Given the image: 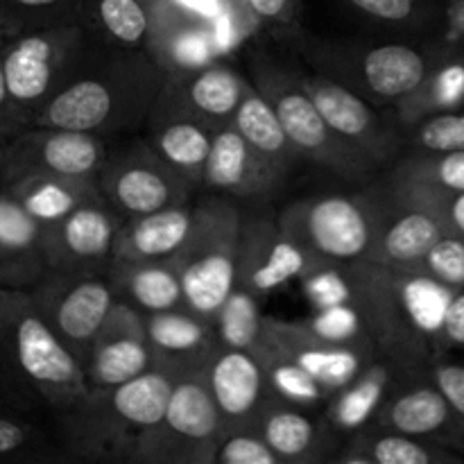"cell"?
I'll use <instances>...</instances> for the list:
<instances>
[{"label": "cell", "instance_id": "obj_40", "mask_svg": "<svg viewBox=\"0 0 464 464\" xmlns=\"http://www.w3.org/2000/svg\"><path fill=\"white\" fill-rule=\"evenodd\" d=\"M304 322H306V326L313 334L329 340V343L379 353L365 322H362V315L352 304H335V306L315 308V315Z\"/></svg>", "mask_w": 464, "mask_h": 464}, {"label": "cell", "instance_id": "obj_18", "mask_svg": "<svg viewBox=\"0 0 464 464\" xmlns=\"http://www.w3.org/2000/svg\"><path fill=\"white\" fill-rule=\"evenodd\" d=\"M374 421L464 456V417L430 376L397 385L379 408Z\"/></svg>", "mask_w": 464, "mask_h": 464}, {"label": "cell", "instance_id": "obj_39", "mask_svg": "<svg viewBox=\"0 0 464 464\" xmlns=\"http://www.w3.org/2000/svg\"><path fill=\"white\" fill-rule=\"evenodd\" d=\"M361 16L385 27L426 30L442 25V0H344Z\"/></svg>", "mask_w": 464, "mask_h": 464}, {"label": "cell", "instance_id": "obj_16", "mask_svg": "<svg viewBox=\"0 0 464 464\" xmlns=\"http://www.w3.org/2000/svg\"><path fill=\"white\" fill-rule=\"evenodd\" d=\"M204 374L220 411L225 433L256 429L263 408L275 397L261 361L247 349L218 343L204 362Z\"/></svg>", "mask_w": 464, "mask_h": 464}, {"label": "cell", "instance_id": "obj_48", "mask_svg": "<svg viewBox=\"0 0 464 464\" xmlns=\"http://www.w3.org/2000/svg\"><path fill=\"white\" fill-rule=\"evenodd\" d=\"M451 352L464 356V290L453 293L440 329V358Z\"/></svg>", "mask_w": 464, "mask_h": 464}, {"label": "cell", "instance_id": "obj_41", "mask_svg": "<svg viewBox=\"0 0 464 464\" xmlns=\"http://www.w3.org/2000/svg\"><path fill=\"white\" fill-rule=\"evenodd\" d=\"M406 145L411 152H460L464 150V107L435 113L406 127Z\"/></svg>", "mask_w": 464, "mask_h": 464}, {"label": "cell", "instance_id": "obj_1", "mask_svg": "<svg viewBox=\"0 0 464 464\" xmlns=\"http://www.w3.org/2000/svg\"><path fill=\"white\" fill-rule=\"evenodd\" d=\"M163 82L166 72L148 50L93 44L80 71L36 111L30 125L116 136L148 122Z\"/></svg>", "mask_w": 464, "mask_h": 464}, {"label": "cell", "instance_id": "obj_12", "mask_svg": "<svg viewBox=\"0 0 464 464\" xmlns=\"http://www.w3.org/2000/svg\"><path fill=\"white\" fill-rule=\"evenodd\" d=\"M104 136L63 127H23L0 140L5 184L25 175H66L95 179L107 159Z\"/></svg>", "mask_w": 464, "mask_h": 464}, {"label": "cell", "instance_id": "obj_14", "mask_svg": "<svg viewBox=\"0 0 464 464\" xmlns=\"http://www.w3.org/2000/svg\"><path fill=\"white\" fill-rule=\"evenodd\" d=\"M121 220L122 218L100 195L54 225L44 227L45 261L50 272L104 275L113 261Z\"/></svg>", "mask_w": 464, "mask_h": 464}, {"label": "cell", "instance_id": "obj_19", "mask_svg": "<svg viewBox=\"0 0 464 464\" xmlns=\"http://www.w3.org/2000/svg\"><path fill=\"white\" fill-rule=\"evenodd\" d=\"M263 338L275 344L276 349L302 365L308 374L315 376L331 394L340 392L344 385L362 374L379 353L367 349L344 347L313 334L304 320H279L266 317L263 320Z\"/></svg>", "mask_w": 464, "mask_h": 464}, {"label": "cell", "instance_id": "obj_26", "mask_svg": "<svg viewBox=\"0 0 464 464\" xmlns=\"http://www.w3.org/2000/svg\"><path fill=\"white\" fill-rule=\"evenodd\" d=\"M195 207L177 204L163 211L121 220L113 245L118 261H168L181 249L193 229Z\"/></svg>", "mask_w": 464, "mask_h": 464}, {"label": "cell", "instance_id": "obj_33", "mask_svg": "<svg viewBox=\"0 0 464 464\" xmlns=\"http://www.w3.org/2000/svg\"><path fill=\"white\" fill-rule=\"evenodd\" d=\"M464 107V54L440 48V57L415 93L394 107L401 130L435 116Z\"/></svg>", "mask_w": 464, "mask_h": 464}, {"label": "cell", "instance_id": "obj_28", "mask_svg": "<svg viewBox=\"0 0 464 464\" xmlns=\"http://www.w3.org/2000/svg\"><path fill=\"white\" fill-rule=\"evenodd\" d=\"M107 279L118 299L140 313L172 311L186 306L184 285L170 261H118L107 267Z\"/></svg>", "mask_w": 464, "mask_h": 464}, {"label": "cell", "instance_id": "obj_35", "mask_svg": "<svg viewBox=\"0 0 464 464\" xmlns=\"http://www.w3.org/2000/svg\"><path fill=\"white\" fill-rule=\"evenodd\" d=\"M252 353L261 361L263 370H266L267 374V381H270L276 397L297 403V406L311 408V411L326 408V403L334 397L315 376L308 374L302 365H297V362L290 356H285L281 349H276L275 344L267 343L263 335L258 338Z\"/></svg>", "mask_w": 464, "mask_h": 464}, {"label": "cell", "instance_id": "obj_38", "mask_svg": "<svg viewBox=\"0 0 464 464\" xmlns=\"http://www.w3.org/2000/svg\"><path fill=\"white\" fill-rule=\"evenodd\" d=\"M388 179L447 190H464V150L440 154L408 152L401 161L394 163Z\"/></svg>", "mask_w": 464, "mask_h": 464}, {"label": "cell", "instance_id": "obj_43", "mask_svg": "<svg viewBox=\"0 0 464 464\" xmlns=\"http://www.w3.org/2000/svg\"><path fill=\"white\" fill-rule=\"evenodd\" d=\"M297 281L304 297L315 308L352 302V276L344 263L313 261Z\"/></svg>", "mask_w": 464, "mask_h": 464}, {"label": "cell", "instance_id": "obj_31", "mask_svg": "<svg viewBox=\"0 0 464 464\" xmlns=\"http://www.w3.org/2000/svg\"><path fill=\"white\" fill-rule=\"evenodd\" d=\"M5 188L44 227L54 225L84 202L100 198L98 181L91 177L25 175L7 181Z\"/></svg>", "mask_w": 464, "mask_h": 464}, {"label": "cell", "instance_id": "obj_25", "mask_svg": "<svg viewBox=\"0 0 464 464\" xmlns=\"http://www.w3.org/2000/svg\"><path fill=\"white\" fill-rule=\"evenodd\" d=\"M50 272L44 225L9 193L0 190V285L32 290Z\"/></svg>", "mask_w": 464, "mask_h": 464}, {"label": "cell", "instance_id": "obj_23", "mask_svg": "<svg viewBox=\"0 0 464 464\" xmlns=\"http://www.w3.org/2000/svg\"><path fill=\"white\" fill-rule=\"evenodd\" d=\"M252 82L225 62H211L193 71L170 72L163 82V93L207 122L211 130L229 125L238 111Z\"/></svg>", "mask_w": 464, "mask_h": 464}, {"label": "cell", "instance_id": "obj_34", "mask_svg": "<svg viewBox=\"0 0 464 464\" xmlns=\"http://www.w3.org/2000/svg\"><path fill=\"white\" fill-rule=\"evenodd\" d=\"M82 25L100 45L125 50L148 45L150 14L139 0H82Z\"/></svg>", "mask_w": 464, "mask_h": 464}, {"label": "cell", "instance_id": "obj_11", "mask_svg": "<svg viewBox=\"0 0 464 464\" xmlns=\"http://www.w3.org/2000/svg\"><path fill=\"white\" fill-rule=\"evenodd\" d=\"M30 295L45 322L84 367L91 347L118 299L107 275L48 272Z\"/></svg>", "mask_w": 464, "mask_h": 464}, {"label": "cell", "instance_id": "obj_30", "mask_svg": "<svg viewBox=\"0 0 464 464\" xmlns=\"http://www.w3.org/2000/svg\"><path fill=\"white\" fill-rule=\"evenodd\" d=\"M143 315L150 343L161 361L198 365L207 361L211 349L218 344L213 322L193 313L188 306Z\"/></svg>", "mask_w": 464, "mask_h": 464}, {"label": "cell", "instance_id": "obj_3", "mask_svg": "<svg viewBox=\"0 0 464 464\" xmlns=\"http://www.w3.org/2000/svg\"><path fill=\"white\" fill-rule=\"evenodd\" d=\"M0 358L54 412L91 392L84 367L41 315L30 290L0 285Z\"/></svg>", "mask_w": 464, "mask_h": 464}, {"label": "cell", "instance_id": "obj_5", "mask_svg": "<svg viewBox=\"0 0 464 464\" xmlns=\"http://www.w3.org/2000/svg\"><path fill=\"white\" fill-rule=\"evenodd\" d=\"M93 44L82 23L5 36V75L18 130L30 125L36 111L72 80Z\"/></svg>", "mask_w": 464, "mask_h": 464}, {"label": "cell", "instance_id": "obj_51", "mask_svg": "<svg viewBox=\"0 0 464 464\" xmlns=\"http://www.w3.org/2000/svg\"><path fill=\"white\" fill-rule=\"evenodd\" d=\"M139 3H143L145 7H152V5H154V3H159V0H139Z\"/></svg>", "mask_w": 464, "mask_h": 464}, {"label": "cell", "instance_id": "obj_42", "mask_svg": "<svg viewBox=\"0 0 464 464\" xmlns=\"http://www.w3.org/2000/svg\"><path fill=\"white\" fill-rule=\"evenodd\" d=\"M390 190L411 202L421 204L424 208L433 211L442 220L449 234L462 236L464 238V190L435 188V186L411 184V181H385Z\"/></svg>", "mask_w": 464, "mask_h": 464}, {"label": "cell", "instance_id": "obj_27", "mask_svg": "<svg viewBox=\"0 0 464 464\" xmlns=\"http://www.w3.org/2000/svg\"><path fill=\"white\" fill-rule=\"evenodd\" d=\"M334 462L340 464H462L464 456L440 444L412 438L401 430L372 424L362 426L340 449Z\"/></svg>", "mask_w": 464, "mask_h": 464}, {"label": "cell", "instance_id": "obj_22", "mask_svg": "<svg viewBox=\"0 0 464 464\" xmlns=\"http://www.w3.org/2000/svg\"><path fill=\"white\" fill-rule=\"evenodd\" d=\"M145 125H148V143L195 188H202L216 130L186 111L170 95L163 93V89Z\"/></svg>", "mask_w": 464, "mask_h": 464}, {"label": "cell", "instance_id": "obj_13", "mask_svg": "<svg viewBox=\"0 0 464 464\" xmlns=\"http://www.w3.org/2000/svg\"><path fill=\"white\" fill-rule=\"evenodd\" d=\"M299 80L340 139L347 140L376 166L397 159L406 143V139H401L397 131V127H401L399 122L392 125L385 121L376 111V104L324 72L315 71L311 75H299Z\"/></svg>", "mask_w": 464, "mask_h": 464}, {"label": "cell", "instance_id": "obj_15", "mask_svg": "<svg viewBox=\"0 0 464 464\" xmlns=\"http://www.w3.org/2000/svg\"><path fill=\"white\" fill-rule=\"evenodd\" d=\"M311 256L281 229L276 218L245 216L240 229L236 285L266 299L311 267Z\"/></svg>", "mask_w": 464, "mask_h": 464}, {"label": "cell", "instance_id": "obj_10", "mask_svg": "<svg viewBox=\"0 0 464 464\" xmlns=\"http://www.w3.org/2000/svg\"><path fill=\"white\" fill-rule=\"evenodd\" d=\"M95 181L100 195L122 220L186 204L198 190L148 140L109 152Z\"/></svg>", "mask_w": 464, "mask_h": 464}, {"label": "cell", "instance_id": "obj_17", "mask_svg": "<svg viewBox=\"0 0 464 464\" xmlns=\"http://www.w3.org/2000/svg\"><path fill=\"white\" fill-rule=\"evenodd\" d=\"M157 362L145 315L131 304L116 299L84 362L91 388H113L143 374Z\"/></svg>", "mask_w": 464, "mask_h": 464}, {"label": "cell", "instance_id": "obj_37", "mask_svg": "<svg viewBox=\"0 0 464 464\" xmlns=\"http://www.w3.org/2000/svg\"><path fill=\"white\" fill-rule=\"evenodd\" d=\"M71 23H82V0H0V30L5 36Z\"/></svg>", "mask_w": 464, "mask_h": 464}, {"label": "cell", "instance_id": "obj_21", "mask_svg": "<svg viewBox=\"0 0 464 464\" xmlns=\"http://www.w3.org/2000/svg\"><path fill=\"white\" fill-rule=\"evenodd\" d=\"M385 211L379 240L370 261L397 272H417L429 249L449 234L438 216L421 204L401 198L385 184Z\"/></svg>", "mask_w": 464, "mask_h": 464}, {"label": "cell", "instance_id": "obj_9", "mask_svg": "<svg viewBox=\"0 0 464 464\" xmlns=\"http://www.w3.org/2000/svg\"><path fill=\"white\" fill-rule=\"evenodd\" d=\"M204 362L181 372L163 420L136 440L130 456L131 464L216 462L225 424L208 390Z\"/></svg>", "mask_w": 464, "mask_h": 464}, {"label": "cell", "instance_id": "obj_47", "mask_svg": "<svg viewBox=\"0 0 464 464\" xmlns=\"http://www.w3.org/2000/svg\"><path fill=\"white\" fill-rule=\"evenodd\" d=\"M430 379L447 394L453 408L464 417V362L449 361L447 356L438 358L430 365Z\"/></svg>", "mask_w": 464, "mask_h": 464}, {"label": "cell", "instance_id": "obj_50", "mask_svg": "<svg viewBox=\"0 0 464 464\" xmlns=\"http://www.w3.org/2000/svg\"><path fill=\"white\" fill-rule=\"evenodd\" d=\"M3 45H5V32L0 30V140L18 131L16 121H14L12 116V102H9L7 75H5V62H3Z\"/></svg>", "mask_w": 464, "mask_h": 464}, {"label": "cell", "instance_id": "obj_45", "mask_svg": "<svg viewBox=\"0 0 464 464\" xmlns=\"http://www.w3.org/2000/svg\"><path fill=\"white\" fill-rule=\"evenodd\" d=\"M213 464H281V460L256 429H240L222 435Z\"/></svg>", "mask_w": 464, "mask_h": 464}, {"label": "cell", "instance_id": "obj_7", "mask_svg": "<svg viewBox=\"0 0 464 464\" xmlns=\"http://www.w3.org/2000/svg\"><path fill=\"white\" fill-rule=\"evenodd\" d=\"M243 211L225 195L195 204V220L179 252L168 261L184 285L186 306L213 320L231 290L238 272Z\"/></svg>", "mask_w": 464, "mask_h": 464}, {"label": "cell", "instance_id": "obj_44", "mask_svg": "<svg viewBox=\"0 0 464 464\" xmlns=\"http://www.w3.org/2000/svg\"><path fill=\"white\" fill-rule=\"evenodd\" d=\"M420 272L451 293L464 290V238L444 234L420 263Z\"/></svg>", "mask_w": 464, "mask_h": 464}, {"label": "cell", "instance_id": "obj_20", "mask_svg": "<svg viewBox=\"0 0 464 464\" xmlns=\"http://www.w3.org/2000/svg\"><path fill=\"white\" fill-rule=\"evenodd\" d=\"M263 435L281 464H315L334 460L340 453L338 430L326 417L317 420L311 408L297 406L281 397H272L256 421Z\"/></svg>", "mask_w": 464, "mask_h": 464}, {"label": "cell", "instance_id": "obj_46", "mask_svg": "<svg viewBox=\"0 0 464 464\" xmlns=\"http://www.w3.org/2000/svg\"><path fill=\"white\" fill-rule=\"evenodd\" d=\"M258 21L267 27L288 32L297 27L302 0H247Z\"/></svg>", "mask_w": 464, "mask_h": 464}, {"label": "cell", "instance_id": "obj_29", "mask_svg": "<svg viewBox=\"0 0 464 464\" xmlns=\"http://www.w3.org/2000/svg\"><path fill=\"white\" fill-rule=\"evenodd\" d=\"M401 383L408 381L399 374L397 367L385 358H376L358 379L331 397L324 408V417L338 433H356L358 429L374 421L388 394Z\"/></svg>", "mask_w": 464, "mask_h": 464}, {"label": "cell", "instance_id": "obj_8", "mask_svg": "<svg viewBox=\"0 0 464 464\" xmlns=\"http://www.w3.org/2000/svg\"><path fill=\"white\" fill-rule=\"evenodd\" d=\"M317 72L334 77L376 107H397L424 82L440 45L408 44H308L304 48Z\"/></svg>", "mask_w": 464, "mask_h": 464}, {"label": "cell", "instance_id": "obj_6", "mask_svg": "<svg viewBox=\"0 0 464 464\" xmlns=\"http://www.w3.org/2000/svg\"><path fill=\"white\" fill-rule=\"evenodd\" d=\"M383 190L362 195H317L288 204L279 213L285 234L302 245L311 261H370L383 222Z\"/></svg>", "mask_w": 464, "mask_h": 464}, {"label": "cell", "instance_id": "obj_32", "mask_svg": "<svg viewBox=\"0 0 464 464\" xmlns=\"http://www.w3.org/2000/svg\"><path fill=\"white\" fill-rule=\"evenodd\" d=\"M252 82V80H249ZM231 125L245 136L254 152L272 168L276 177L285 181V177L295 170L297 163H302V157L290 143L288 134H285L284 125H281L279 116L272 109V104L263 98L256 91V86H249L245 93L243 102H240L238 111L234 113Z\"/></svg>", "mask_w": 464, "mask_h": 464}, {"label": "cell", "instance_id": "obj_4", "mask_svg": "<svg viewBox=\"0 0 464 464\" xmlns=\"http://www.w3.org/2000/svg\"><path fill=\"white\" fill-rule=\"evenodd\" d=\"M249 80L272 104L302 161L349 181L365 179L379 168L331 130L297 72L288 71L263 53L249 59Z\"/></svg>", "mask_w": 464, "mask_h": 464}, {"label": "cell", "instance_id": "obj_24", "mask_svg": "<svg viewBox=\"0 0 464 464\" xmlns=\"http://www.w3.org/2000/svg\"><path fill=\"white\" fill-rule=\"evenodd\" d=\"M284 179L254 152L252 145L234 125L216 131L208 154L204 186L225 198H270L281 188Z\"/></svg>", "mask_w": 464, "mask_h": 464}, {"label": "cell", "instance_id": "obj_36", "mask_svg": "<svg viewBox=\"0 0 464 464\" xmlns=\"http://www.w3.org/2000/svg\"><path fill=\"white\" fill-rule=\"evenodd\" d=\"M263 320H266V315L261 313V299L249 293V290L236 285L229 297L218 308L216 317L211 322L213 329H216L218 343L252 352L256 347L258 338H261Z\"/></svg>", "mask_w": 464, "mask_h": 464}, {"label": "cell", "instance_id": "obj_2", "mask_svg": "<svg viewBox=\"0 0 464 464\" xmlns=\"http://www.w3.org/2000/svg\"><path fill=\"white\" fill-rule=\"evenodd\" d=\"M199 365V362H198ZM190 365L161 361L134 379L91 392L62 415L63 444L77 460L130 462L145 430L163 420L181 372Z\"/></svg>", "mask_w": 464, "mask_h": 464}, {"label": "cell", "instance_id": "obj_49", "mask_svg": "<svg viewBox=\"0 0 464 464\" xmlns=\"http://www.w3.org/2000/svg\"><path fill=\"white\" fill-rule=\"evenodd\" d=\"M32 440V426L12 417L0 415V458L14 456L23 451Z\"/></svg>", "mask_w": 464, "mask_h": 464}]
</instances>
